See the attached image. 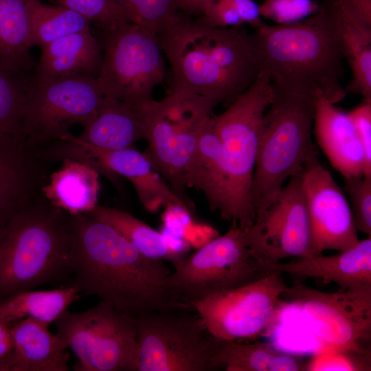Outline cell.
I'll use <instances>...</instances> for the list:
<instances>
[{"instance_id":"6da1fadb","label":"cell","mask_w":371,"mask_h":371,"mask_svg":"<svg viewBox=\"0 0 371 371\" xmlns=\"http://www.w3.org/2000/svg\"><path fill=\"white\" fill-rule=\"evenodd\" d=\"M68 284L135 318L155 311L192 309L168 284L164 260L148 258L109 225L87 213L70 215Z\"/></svg>"},{"instance_id":"7a4b0ae2","label":"cell","mask_w":371,"mask_h":371,"mask_svg":"<svg viewBox=\"0 0 371 371\" xmlns=\"http://www.w3.org/2000/svg\"><path fill=\"white\" fill-rule=\"evenodd\" d=\"M159 41L174 89L227 106L256 80L261 69L252 34L243 25L214 27L179 16Z\"/></svg>"},{"instance_id":"3957f363","label":"cell","mask_w":371,"mask_h":371,"mask_svg":"<svg viewBox=\"0 0 371 371\" xmlns=\"http://www.w3.org/2000/svg\"><path fill=\"white\" fill-rule=\"evenodd\" d=\"M252 36L261 71L273 86L333 104L346 97L341 84L345 58L333 0H324L318 12L296 23H264Z\"/></svg>"},{"instance_id":"277c9868","label":"cell","mask_w":371,"mask_h":371,"mask_svg":"<svg viewBox=\"0 0 371 371\" xmlns=\"http://www.w3.org/2000/svg\"><path fill=\"white\" fill-rule=\"evenodd\" d=\"M70 215L43 194L0 227V300L52 284H68Z\"/></svg>"},{"instance_id":"5b68a950","label":"cell","mask_w":371,"mask_h":371,"mask_svg":"<svg viewBox=\"0 0 371 371\" xmlns=\"http://www.w3.org/2000/svg\"><path fill=\"white\" fill-rule=\"evenodd\" d=\"M273 89L262 119L251 185L255 212L317 156L311 132L319 98L274 86Z\"/></svg>"},{"instance_id":"8992f818","label":"cell","mask_w":371,"mask_h":371,"mask_svg":"<svg viewBox=\"0 0 371 371\" xmlns=\"http://www.w3.org/2000/svg\"><path fill=\"white\" fill-rule=\"evenodd\" d=\"M146 131L150 159L172 191L186 195V175L197 147L201 131L216 106L193 93L173 89L157 101L153 98L131 105Z\"/></svg>"},{"instance_id":"52a82bcc","label":"cell","mask_w":371,"mask_h":371,"mask_svg":"<svg viewBox=\"0 0 371 371\" xmlns=\"http://www.w3.org/2000/svg\"><path fill=\"white\" fill-rule=\"evenodd\" d=\"M273 89L268 75L260 71L254 83L219 115H212L220 140L224 168L230 185L235 221L249 228L255 220L251 185L259 149L262 119Z\"/></svg>"},{"instance_id":"ba28073f","label":"cell","mask_w":371,"mask_h":371,"mask_svg":"<svg viewBox=\"0 0 371 371\" xmlns=\"http://www.w3.org/2000/svg\"><path fill=\"white\" fill-rule=\"evenodd\" d=\"M172 265L168 284L191 308L196 302L252 283L271 271L249 247L246 229L234 222L226 233Z\"/></svg>"},{"instance_id":"9c48e42d","label":"cell","mask_w":371,"mask_h":371,"mask_svg":"<svg viewBox=\"0 0 371 371\" xmlns=\"http://www.w3.org/2000/svg\"><path fill=\"white\" fill-rule=\"evenodd\" d=\"M56 334L77 358L76 371H138L135 319L101 300L89 309L67 310L54 322Z\"/></svg>"},{"instance_id":"30bf717a","label":"cell","mask_w":371,"mask_h":371,"mask_svg":"<svg viewBox=\"0 0 371 371\" xmlns=\"http://www.w3.org/2000/svg\"><path fill=\"white\" fill-rule=\"evenodd\" d=\"M104 97L93 77L42 80L32 74L26 93L20 142L34 151L60 140L70 133L71 126H86Z\"/></svg>"},{"instance_id":"8fae6325","label":"cell","mask_w":371,"mask_h":371,"mask_svg":"<svg viewBox=\"0 0 371 371\" xmlns=\"http://www.w3.org/2000/svg\"><path fill=\"white\" fill-rule=\"evenodd\" d=\"M190 309L155 311L135 319L138 371H212L216 338Z\"/></svg>"},{"instance_id":"7c38bea8","label":"cell","mask_w":371,"mask_h":371,"mask_svg":"<svg viewBox=\"0 0 371 371\" xmlns=\"http://www.w3.org/2000/svg\"><path fill=\"white\" fill-rule=\"evenodd\" d=\"M100 31L103 58L96 82L103 95L130 105L153 98L165 75L158 36L132 23Z\"/></svg>"},{"instance_id":"4fadbf2b","label":"cell","mask_w":371,"mask_h":371,"mask_svg":"<svg viewBox=\"0 0 371 371\" xmlns=\"http://www.w3.org/2000/svg\"><path fill=\"white\" fill-rule=\"evenodd\" d=\"M282 297L301 308L313 332L328 346L370 352L371 286L328 293L297 283L286 286Z\"/></svg>"},{"instance_id":"5bb4252c","label":"cell","mask_w":371,"mask_h":371,"mask_svg":"<svg viewBox=\"0 0 371 371\" xmlns=\"http://www.w3.org/2000/svg\"><path fill=\"white\" fill-rule=\"evenodd\" d=\"M286 286L282 273L271 271L252 283L196 302L192 308L217 339H255L274 321Z\"/></svg>"},{"instance_id":"9a60e30c","label":"cell","mask_w":371,"mask_h":371,"mask_svg":"<svg viewBox=\"0 0 371 371\" xmlns=\"http://www.w3.org/2000/svg\"><path fill=\"white\" fill-rule=\"evenodd\" d=\"M51 162L76 159L93 166L113 183L117 176L128 180L144 209L155 213L163 207H178L191 211L193 206L171 189L144 153L131 147L122 150L102 149L80 140L71 133L49 145L45 151Z\"/></svg>"},{"instance_id":"2e32d148","label":"cell","mask_w":371,"mask_h":371,"mask_svg":"<svg viewBox=\"0 0 371 371\" xmlns=\"http://www.w3.org/2000/svg\"><path fill=\"white\" fill-rule=\"evenodd\" d=\"M246 238L267 266L289 257H308L311 229L301 172L291 177L286 186L256 211Z\"/></svg>"},{"instance_id":"e0dca14e","label":"cell","mask_w":371,"mask_h":371,"mask_svg":"<svg viewBox=\"0 0 371 371\" xmlns=\"http://www.w3.org/2000/svg\"><path fill=\"white\" fill-rule=\"evenodd\" d=\"M301 174L311 229L308 257L355 246L359 240L351 206L330 172L316 156Z\"/></svg>"},{"instance_id":"ac0fdd59","label":"cell","mask_w":371,"mask_h":371,"mask_svg":"<svg viewBox=\"0 0 371 371\" xmlns=\"http://www.w3.org/2000/svg\"><path fill=\"white\" fill-rule=\"evenodd\" d=\"M47 164L16 137L0 132V227L42 195Z\"/></svg>"},{"instance_id":"d6986e66","label":"cell","mask_w":371,"mask_h":371,"mask_svg":"<svg viewBox=\"0 0 371 371\" xmlns=\"http://www.w3.org/2000/svg\"><path fill=\"white\" fill-rule=\"evenodd\" d=\"M267 267L300 279L313 278L335 282L344 289L371 286V238L359 240L355 246L334 255L319 254Z\"/></svg>"},{"instance_id":"ffe728a7","label":"cell","mask_w":371,"mask_h":371,"mask_svg":"<svg viewBox=\"0 0 371 371\" xmlns=\"http://www.w3.org/2000/svg\"><path fill=\"white\" fill-rule=\"evenodd\" d=\"M313 126L317 142L335 169L344 178L367 177L363 150L347 113L320 98Z\"/></svg>"},{"instance_id":"44dd1931","label":"cell","mask_w":371,"mask_h":371,"mask_svg":"<svg viewBox=\"0 0 371 371\" xmlns=\"http://www.w3.org/2000/svg\"><path fill=\"white\" fill-rule=\"evenodd\" d=\"M212 115L201 131L196 149L186 172V183L187 187H194L203 193L212 211L218 212L223 218L234 222L232 190L224 168L220 140L213 126Z\"/></svg>"},{"instance_id":"7402d4cb","label":"cell","mask_w":371,"mask_h":371,"mask_svg":"<svg viewBox=\"0 0 371 371\" xmlns=\"http://www.w3.org/2000/svg\"><path fill=\"white\" fill-rule=\"evenodd\" d=\"M33 76L57 80L83 76L96 78L102 63L100 41L91 30L74 33L41 47Z\"/></svg>"},{"instance_id":"603a6c76","label":"cell","mask_w":371,"mask_h":371,"mask_svg":"<svg viewBox=\"0 0 371 371\" xmlns=\"http://www.w3.org/2000/svg\"><path fill=\"white\" fill-rule=\"evenodd\" d=\"M12 324L13 348L4 371L69 370L67 346L49 325L31 319Z\"/></svg>"},{"instance_id":"cb8c5ba5","label":"cell","mask_w":371,"mask_h":371,"mask_svg":"<svg viewBox=\"0 0 371 371\" xmlns=\"http://www.w3.org/2000/svg\"><path fill=\"white\" fill-rule=\"evenodd\" d=\"M61 162L42 188L43 196L69 215L91 212L98 205L100 173L81 161L65 159Z\"/></svg>"},{"instance_id":"d4e9b609","label":"cell","mask_w":371,"mask_h":371,"mask_svg":"<svg viewBox=\"0 0 371 371\" xmlns=\"http://www.w3.org/2000/svg\"><path fill=\"white\" fill-rule=\"evenodd\" d=\"M80 140L106 150H122L146 139V131L134 109L118 99L104 96L93 118L84 127Z\"/></svg>"},{"instance_id":"484cf974","label":"cell","mask_w":371,"mask_h":371,"mask_svg":"<svg viewBox=\"0 0 371 371\" xmlns=\"http://www.w3.org/2000/svg\"><path fill=\"white\" fill-rule=\"evenodd\" d=\"M333 1L344 58L352 72L346 91L371 100V27L340 2Z\"/></svg>"},{"instance_id":"4316f807","label":"cell","mask_w":371,"mask_h":371,"mask_svg":"<svg viewBox=\"0 0 371 371\" xmlns=\"http://www.w3.org/2000/svg\"><path fill=\"white\" fill-rule=\"evenodd\" d=\"M214 365L215 370L223 368L227 371H299L306 368L301 359L280 352L267 343L220 339H216Z\"/></svg>"},{"instance_id":"83f0119b","label":"cell","mask_w":371,"mask_h":371,"mask_svg":"<svg viewBox=\"0 0 371 371\" xmlns=\"http://www.w3.org/2000/svg\"><path fill=\"white\" fill-rule=\"evenodd\" d=\"M80 294L71 284L51 290L16 293L0 300V319L10 325L24 319L49 325L68 310Z\"/></svg>"},{"instance_id":"f1b7e54d","label":"cell","mask_w":371,"mask_h":371,"mask_svg":"<svg viewBox=\"0 0 371 371\" xmlns=\"http://www.w3.org/2000/svg\"><path fill=\"white\" fill-rule=\"evenodd\" d=\"M27 0H0V65L32 73Z\"/></svg>"},{"instance_id":"f546056e","label":"cell","mask_w":371,"mask_h":371,"mask_svg":"<svg viewBox=\"0 0 371 371\" xmlns=\"http://www.w3.org/2000/svg\"><path fill=\"white\" fill-rule=\"evenodd\" d=\"M87 214L111 226L148 258L172 264L184 258L171 248L163 233L126 211L97 205Z\"/></svg>"},{"instance_id":"4dcf8cb0","label":"cell","mask_w":371,"mask_h":371,"mask_svg":"<svg viewBox=\"0 0 371 371\" xmlns=\"http://www.w3.org/2000/svg\"><path fill=\"white\" fill-rule=\"evenodd\" d=\"M30 43L41 47L65 36L91 30V22L65 7L27 0Z\"/></svg>"},{"instance_id":"1f68e13d","label":"cell","mask_w":371,"mask_h":371,"mask_svg":"<svg viewBox=\"0 0 371 371\" xmlns=\"http://www.w3.org/2000/svg\"><path fill=\"white\" fill-rule=\"evenodd\" d=\"M32 73L0 65V132L19 142L26 93Z\"/></svg>"},{"instance_id":"d6a6232c","label":"cell","mask_w":371,"mask_h":371,"mask_svg":"<svg viewBox=\"0 0 371 371\" xmlns=\"http://www.w3.org/2000/svg\"><path fill=\"white\" fill-rule=\"evenodd\" d=\"M131 23L159 35L178 19L175 0H116Z\"/></svg>"},{"instance_id":"836d02e7","label":"cell","mask_w":371,"mask_h":371,"mask_svg":"<svg viewBox=\"0 0 371 371\" xmlns=\"http://www.w3.org/2000/svg\"><path fill=\"white\" fill-rule=\"evenodd\" d=\"M49 1L81 14L100 30H113L131 23L128 14L116 0Z\"/></svg>"},{"instance_id":"e575fe53","label":"cell","mask_w":371,"mask_h":371,"mask_svg":"<svg viewBox=\"0 0 371 371\" xmlns=\"http://www.w3.org/2000/svg\"><path fill=\"white\" fill-rule=\"evenodd\" d=\"M322 4L314 0H265L259 5L261 17L278 25L296 23L318 12Z\"/></svg>"},{"instance_id":"d590c367","label":"cell","mask_w":371,"mask_h":371,"mask_svg":"<svg viewBox=\"0 0 371 371\" xmlns=\"http://www.w3.org/2000/svg\"><path fill=\"white\" fill-rule=\"evenodd\" d=\"M344 189L348 193L358 231L371 236V177L344 178Z\"/></svg>"},{"instance_id":"8d00e7d4","label":"cell","mask_w":371,"mask_h":371,"mask_svg":"<svg viewBox=\"0 0 371 371\" xmlns=\"http://www.w3.org/2000/svg\"><path fill=\"white\" fill-rule=\"evenodd\" d=\"M330 352H323L313 359L308 370H368L370 368V352H358L330 347Z\"/></svg>"},{"instance_id":"74e56055","label":"cell","mask_w":371,"mask_h":371,"mask_svg":"<svg viewBox=\"0 0 371 371\" xmlns=\"http://www.w3.org/2000/svg\"><path fill=\"white\" fill-rule=\"evenodd\" d=\"M347 113L363 150L366 175L371 177V100L363 99L362 103Z\"/></svg>"},{"instance_id":"f35d334b","label":"cell","mask_w":371,"mask_h":371,"mask_svg":"<svg viewBox=\"0 0 371 371\" xmlns=\"http://www.w3.org/2000/svg\"><path fill=\"white\" fill-rule=\"evenodd\" d=\"M238 12L244 24L256 29L264 22L259 5L254 0H228Z\"/></svg>"},{"instance_id":"ab89813d","label":"cell","mask_w":371,"mask_h":371,"mask_svg":"<svg viewBox=\"0 0 371 371\" xmlns=\"http://www.w3.org/2000/svg\"><path fill=\"white\" fill-rule=\"evenodd\" d=\"M13 348L10 325L0 319V371H4Z\"/></svg>"},{"instance_id":"60d3db41","label":"cell","mask_w":371,"mask_h":371,"mask_svg":"<svg viewBox=\"0 0 371 371\" xmlns=\"http://www.w3.org/2000/svg\"><path fill=\"white\" fill-rule=\"evenodd\" d=\"M348 8L365 24L371 27V0H336Z\"/></svg>"},{"instance_id":"b9f144b4","label":"cell","mask_w":371,"mask_h":371,"mask_svg":"<svg viewBox=\"0 0 371 371\" xmlns=\"http://www.w3.org/2000/svg\"><path fill=\"white\" fill-rule=\"evenodd\" d=\"M207 0H175L178 10L186 14H200L203 12Z\"/></svg>"}]
</instances>
